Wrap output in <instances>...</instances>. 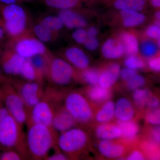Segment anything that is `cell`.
Instances as JSON below:
<instances>
[{"label": "cell", "mask_w": 160, "mask_h": 160, "mask_svg": "<svg viewBox=\"0 0 160 160\" xmlns=\"http://www.w3.org/2000/svg\"><path fill=\"white\" fill-rule=\"evenodd\" d=\"M20 74L25 79L32 81L36 78V70L29 60L26 59L22 66Z\"/></svg>", "instance_id": "cell-30"}, {"label": "cell", "mask_w": 160, "mask_h": 160, "mask_svg": "<svg viewBox=\"0 0 160 160\" xmlns=\"http://www.w3.org/2000/svg\"><path fill=\"white\" fill-rule=\"evenodd\" d=\"M25 0H0V5H6L18 3Z\"/></svg>", "instance_id": "cell-48"}, {"label": "cell", "mask_w": 160, "mask_h": 160, "mask_svg": "<svg viewBox=\"0 0 160 160\" xmlns=\"http://www.w3.org/2000/svg\"><path fill=\"white\" fill-rule=\"evenodd\" d=\"M132 96L136 105L138 107L142 108L147 105L151 95L148 89L139 88L135 90Z\"/></svg>", "instance_id": "cell-28"}, {"label": "cell", "mask_w": 160, "mask_h": 160, "mask_svg": "<svg viewBox=\"0 0 160 160\" xmlns=\"http://www.w3.org/2000/svg\"><path fill=\"white\" fill-rule=\"evenodd\" d=\"M150 4L154 8H158L160 6V0H150Z\"/></svg>", "instance_id": "cell-49"}, {"label": "cell", "mask_w": 160, "mask_h": 160, "mask_svg": "<svg viewBox=\"0 0 160 160\" xmlns=\"http://www.w3.org/2000/svg\"><path fill=\"white\" fill-rule=\"evenodd\" d=\"M18 122L10 114L0 122V144L6 147L15 146L19 140Z\"/></svg>", "instance_id": "cell-6"}, {"label": "cell", "mask_w": 160, "mask_h": 160, "mask_svg": "<svg viewBox=\"0 0 160 160\" xmlns=\"http://www.w3.org/2000/svg\"><path fill=\"white\" fill-rule=\"evenodd\" d=\"M103 56L109 59H115L121 58L125 52L124 46L121 41L109 38L103 44L102 48Z\"/></svg>", "instance_id": "cell-11"}, {"label": "cell", "mask_w": 160, "mask_h": 160, "mask_svg": "<svg viewBox=\"0 0 160 160\" xmlns=\"http://www.w3.org/2000/svg\"><path fill=\"white\" fill-rule=\"evenodd\" d=\"M65 106L67 111L79 122H87L92 117V111L89 103L82 95L77 92L68 96Z\"/></svg>", "instance_id": "cell-3"}, {"label": "cell", "mask_w": 160, "mask_h": 160, "mask_svg": "<svg viewBox=\"0 0 160 160\" xmlns=\"http://www.w3.org/2000/svg\"><path fill=\"white\" fill-rule=\"evenodd\" d=\"M6 108L9 114L18 124H22L26 120L25 102L22 97L15 93H10L5 98Z\"/></svg>", "instance_id": "cell-8"}, {"label": "cell", "mask_w": 160, "mask_h": 160, "mask_svg": "<svg viewBox=\"0 0 160 160\" xmlns=\"http://www.w3.org/2000/svg\"><path fill=\"white\" fill-rule=\"evenodd\" d=\"M5 29H4L3 27L2 22H1L0 21V40L2 39L3 38H4V35L5 33Z\"/></svg>", "instance_id": "cell-50"}, {"label": "cell", "mask_w": 160, "mask_h": 160, "mask_svg": "<svg viewBox=\"0 0 160 160\" xmlns=\"http://www.w3.org/2000/svg\"><path fill=\"white\" fill-rule=\"evenodd\" d=\"M39 86L37 83L29 82L23 85L21 89V97L30 107H33L40 102Z\"/></svg>", "instance_id": "cell-14"}, {"label": "cell", "mask_w": 160, "mask_h": 160, "mask_svg": "<svg viewBox=\"0 0 160 160\" xmlns=\"http://www.w3.org/2000/svg\"><path fill=\"white\" fill-rule=\"evenodd\" d=\"M127 82V86L132 90H135L145 84V79L142 76L136 74Z\"/></svg>", "instance_id": "cell-34"}, {"label": "cell", "mask_w": 160, "mask_h": 160, "mask_svg": "<svg viewBox=\"0 0 160 160\" xmlns=\"http://www.w3.org/2000/svg\"><path fill=\"white\" fill-rule=\"evenodd\" d=\"M20 158L19 155L13 151L6 152L0 156L1 160H18Z\"/></svg>", "instance_id": "cell-41"}, {"label": "cell", "mask_w": 160, "mask_h": 160, "mask_svg": "<svg viewBox=\"0 0 160 160\" xmlns=\"http://www.w3.org/2000/svg\"><path fill=\"white\" fill-rule=\"evenodd\" d=\"M141 52L146 57H151L156 53L158 47L153 42L150 41H144L141 45Z\"/></svg>", "instance_id": "cell-31"}, {"label": "cell", "mask_w": 160, "mask_h": 160, "mask_svg": "<svg viewBox=\"0 0 160 160\" xmlns=\"http://www.w3.org/2000/svg\"><path fill=\"white\" fill-rule=\"evenodd\" d=\"M40 22L48 27L53 32L59 31L64 26L58 16H48L44 18Z\"/></svg>", "instance_id": "cell-29"}, {"label": "cell", "mask_w": 160, "mask_h": 160, "mask_svg": "<svg viewBox=\"0 0 160 160\" xmlns=\"http://www.w3.org/2000/svg\"><path fill=\"white\" fill-rule=\"evenodd\" d=\"M5 31L11 37H17L25 31L27 16L25 9L18 3L0 5Z\"/></svg>", "instance_id": "cell-1"}, {"label": "cell", "mask_w": 160, "mask_h": 160, "mask_svg": "<svg viewBox=\"0 0 160 160\" xmlns=\"http://www.w3.org/2000/svg\"><path fill=\"white\" fill-rule=\"evenodd\" d=\"M99 76L97 70L94 69H87L83 74L85 80L92 86L98 85Z\"/></svg>", "instance_id": "cell-33"}, {"label": "cell", "mask_w": 160, "mask_h": 160, "mask_svg": "<svg viewBox=\"0 0 160 160\" xmlns=\"http://www.w3.org/2000/svg\"><path fill=\"white\" fill-rule=\"evenodd\" d=\"M65 56L72 65L79 69H85L89 64L88 56L80 48L72 47L66 49Z\"/></svg>", "instance_id": "cell-12"}, {"label": "cell", "mask_w": 160, "mask_h": 160, "mask_svg": "<svg viewBox=\"0 0 160 160\" xmlns=\"http://www.w3.org/2000/svg\"><path fill=\"white\" fill-rule=\"evenodd\" d=\"M88 95L92 101L100 102L108 99L110 93L108 88H104L97 85L92 86L88 90Z\"/></svg>", "instance_id": "cell-24"}, {"label": "cell", "mask_w": 160, "mask_h": 160, "mask_svg": "<svg viewBox=\"0 0 160 160\" xmlns=\"http://www.w3.org/2000/svg\"><path fill=\"white\" fill-rule=\"evenodd\" d=\"M87 33L88 38H96L98 34V29L95 27H90L87 31Z\"/></svg>", "instance_id": "cell-46"}, {"label": "cell", "mask_w": 160, "mask_h": 160, "mask_svg": "<svg viewBox=\"0 0 160 160\" xmlns=\"http://www.w3.org/2000/svg\"><path fill=\"white\" fill-rule=\"evenodd\" d=\"M48 160H65L67 159V158L65 155L62 153H57L47 158Z\"/></svg>", "instance_id": "cell-47"}, {"label": "cell", "mask_w": 160, "mask_h": 160, "mask_svg": "<svg viewBox=\"0 0 160 160\" xmlns=\"http://www.w3.org/2000/svg\"><path fill=\"white\" fill-rule=\"evenodd\" d=\"M42 55H37L28 59L36 70H42L45 67L46 62Z\"/></svg>", "instance_id": "cell-36"}, {"label": "cell", "mask_w": 160, "mask_h": 160, "mask_svg": "<svg viewBox=\"0 0 160 160\" xmlns=\"http://www.w3.org/2000/svg\"><path fill=\"white\" fill-rule=\"evenodd\" d=\"M75 122L68 111H62L54 116L52 126L56 131L63 132L72 128Z\"/></svg>", "instance_id": "cell-18"}, {"label": "cell", "mask_w": 160, "mask_h": 160, "mask_svg": "<svg viewBox=\"0 0 160 160\" xmlns=\"http://www.w3.org/2000/svg\"><path fill=\"white\" fill-rule=\"evenodd\" d=\"M33 30L36 38L42 42H48L51 41L53 32L42 23L36 25Z\"/></svg>", "instance_id": "cell-27"}, {"label": "cell", "mask_w": 160, "mask_h": 160, "mask_svg": "<svg viewBox=\"0 0 160 160\" xmlns=\"http://www.w3.org/2000/svg\"><path fill=\"white\" fill-rule=\"evenodd\" d=\"M146 33L148 37L155 39H160V26L152 25L148 27L146 30Z\"/></svg>", "instance_id": "cell-38"}, {"label": "cell", "mask_w": 160, "mask_h": 160, "mask_svg": "<svg viewBox=\"0 0 160 160\" xmlns=\"http://www.w3.org/2000/svg\"><path fill=\"white\" fill-rule=\"evenodd\" d=\"M149 67L155 71L158 72L160 70V58L159 57L153 58L149 62Z\"/></svg>", "instance_id": "cell-42"}, {"label": "cell", "mask_w": 160, "mask_h": 160, "mask_svg": "<svg viewBox=\"0 0 160 160\" xmlns=\"http://www.w3.org/2000/svg\"><path fill=\"white\" fill-rule=\"evenodd\" d=\"M16 53L26 59L46 52V46L36 38H27L20 40L15 46Z\"/></svg>", "instance_id": "cell-7"}, {"label": "cell", "mask_w": 160, "mask_h": 160, "mask_svg": "<svg viewBox=\"0 0 160 160\" xmlns=\"http://www.w3.org/2000/svg\"><path fill=\"white\" fill-rule=\"evenodd\" d=\"M84 44L86 49H88V50L94 51L98 47V40L96 38H88Z\"/></svg>", "instance_id": "cell-39"}, {"label": "cell", "mask_w": 160, "mask_h": 160, "mask_svg": "<svg viewBox=\"0 0 160 160\" xmlns=\"http://www.w3.org/2000/svg\"><path fill=\"white\" fill-rule=\"evenodd\" d=\"M146 120L148 123H150L152 125H159L160 122L159 109H155L148 113L146 116Z\"/></svg>", "instance_id": "cell-37"}, {"label": "cell", "mask_w": 160, "mask_h": 160, "mask_svg": "<svg viewBox=\"0 0 160 160\" xmlns=\"http://www.w3.org/2000/svg\"><path fill=\"white\" fill-rule=\"evenodd\" d=\"M159 105V102L157 98L153 97H151L149 99V102L147 103V106L152 109L157 108L158 106Z\"/></svg>", "instance_id": "cell-44"}, {"label": "cell", "mask_w": 160, "mask_h": 160, "mask_svg": "<svg viewBox=\"0 0 160 160\" xmlns=\"http://www.w3.org/2000/svg\"><path fill=\"white\" fill-rule=\"evenodd\" d=\"M32 119L33 124L43 125L49 127L53 121V112L51 106L46 102H39L33 106Z\"/></svg>", "instance_id": "cell-9"}, {"label": "cell", "mask_w": 160, "mask_h": 160, "mask_svg": "<svg viewBox=\"0 0 160 160\" xmlns=\"http://www.w3.org/2000/svg\"><path fill=\"white\" fill-rule=\"evenodd\" d=\"M115 106V104L112 101L106 102L97 114L98 122L106 123L110 121L114 116Z\"/></svg>", "instance_id": "cell-25"}, {"label": "cell", "mask_w": 160, "mask_h": 160, "mask_svg": "<svg viewBox=\"0 0 160 160\" xmlns=\"http://www.w3.org/2000/svg\"><path fill=\"white\" fill-rule=\"evenodd\" d=\"M58 16L64 26L69 29L84 28L87 24L86 20L73 9L60 10Z\"/></svg>", "instance_id": "cell-10"}, {"label": "cell", "mask_w": 160, "mask_h": 160, "mask_svg": "<svg viewBox=\"0 0 160 160\" xmlns=\"http://www.w3.org/2000/svg\"><path fill=\"white\" fill-rule=\"evenodd\" d=\"M123 25L126 27H135L142 25L146 20L145 15L140 12L131 9L120 10Z\"/></svg>", "instance_id": "cell-19"}, {"label": "cell", "mask_w": 160, "mask_h": 160, "mask_svg": "<svg viewBox=\"0 0 160 160\" xmlns=\"http://www.w3.org/2000/svg\"><path fill=\"white\" fill-rule=\"evenodd\" d=\"M26 59L17 53L6 56L3 59L2 67L5 73L9 75L20 74Z\"/></svg>", "instance_id": "cell-13"}, {"label": "cell", "mask_w": 160, "mask_h": 160, "mask_svg": "<svg viewBox=\"0 0 160 160\" xmlns=\"http://www.w3.org/2000/svg\"><path fill=\"white\" fill-rule=\"evenodd\" d=\"M87 141V135L82 130L72 128L61 134L59 138L58 145L62 151L71 153L82 149Z\"/></svg>", "instance_id": "cell-4"}, {"label": "cell", "mask_w": 160, "mask_h": 160, "mask_svg": "<svg viewBox=\"0 0 160 160\" xmlns=\"http://www.w3.org/2000/svg\"><path fill=\"white\" fill-rule=\"evenodd\" d=\"M83 1L84 0H42L46 6L59 10L77 8L81 5Z\"/></svg>", "instance_id": "cell-23"}, {"label": "cell", "mask_w": 160, "mask_h": 160, "mask_svg": "<svg viewBox=\"0 0 160 160\" xmlns=\"http://www.w3.org/2000/svg\"><path fill=\"white\" fill-rule=\"evenodd\" d=\"M137 73L135 70L126 68L120 72V75L123 80L128 82Z\"/></svg>", "instance_id": "cell-40"}, {"label": "cell", "mask_w": 160, "mask_h": 160, "mask_svg": "<svg viewBox=\"0 0 160 160\" xmlns=\"http://www.w3.org/2000/svg\"><path fill=\"white\" fill-rule=\"evenodd\" d=\"M72 38L77 43L84 44L88 38L87 31L83 28L76 29L72 34Z\"/></svg>", "instance_id": "cell-35"}, {"label": "cell", "mask_w": 160, "mask_h": 160, "mask_svg": "<svg viewBox=\"0 0 160 160\" xmlns=\"http://www.w3.org/2000/svg\"><path fill=\"white\" fill-rule=\"evenodd\" d=\"M53 138L49 127L33 124L28 131L27 143L32 154L38 158L45 156L50 150Z\"/></svg>", "instance_id": "cell-2"}, {"label": "cell", "mask_w": 160, "mask_h": 160, "mask_svg": "<svg viewBox=\"0 0 160 160\" xmlns=\"http://www.w3.org/2000/svg\"><path fill=\"white\" fill-rule=\"evenodd\" d=\"M120 66L113 63L102 72L100 75L99 84L104 88H110L117 82L120 74Z\"/></svg>", "instance_id": "cell-17"}, {"label": "cell", "mask_w": 160, "mask_h": 160, "mask_svg": "<svg viewBox=\"0 0 160 160\" xmlns=\"http://www.w3.org/2000/svg\"><path fill=\"white\" fill-rule=\"evenodd\" d=\"M152 138L154 139L155 142H160V127H155L154 129L152 131Z\"/></svg>", "instance_id": "cell-45"}, {"label": "cell", "mask_w": 160, "mask_h": 160, "mask_svg": "<svg viewBox=\"0 0 160 160\" xmlns=\"http://www.w3.org/2000/svg\"><path fill=\"white\" fill-rule=\"evenodd\" d=\"M144 159L142 153L139 151H133L127 158V160H142Z\"/></svg>", "instance_id": "cell-43"}, {"label": "cell", "mask_w": 160, "mask_h": 160, "mask_svg": "<svg viewBox=\"0 0 160 160\" xmlns=\"http://www.w3.org/2000/svg\"><path fill=\"white\" fill-rule=\"evenodd\" d=\"M118 126L122 132V136L128 139L133 138L139 130L137 125L131 121L119 122Z\"/></svg>", "instance_id": "cell-26"}, {"label": "cell", "mask_w": 160, "mask_h": 160, "mask_svg": "<svg viewBox=\"0 0 160 160\" xmlns=\"http://www.w3.org/2000/svg\"><path fill=\"white\" fill-rule=\"evenodd\" d=\"M115 9L122 10L131 9L141 12L146 6V0H111Z\"/></svg>", "instance_id": "cell-21"}, {"label": "cell", "mask_w": 160, "mask_h": 160, "mask_svg": "<svg viewBox=\"0 0 160 160\" xmlns=\"http://www.w3.org/2000/svg\"><path fill=\"white\" fill-rule=\"evenodd\" d=\"M134 111L131 102L125 98L118 100L115 106L114 116L119 122L131 121Z\"/></svg>", "instance_id": "cell-15"}, {"label": "cell", "mask_w": 160, "mask_h": 160, "mask_svg": "<svg viewBox=\"0 0 160 160\" xmlns=\"http://www.w3.org/2000/svg\"><path fill=\"white\" fill-rule=\"evenodd\" d=\"M1 69H0V75H1Z\"/></svg>", "instance_id": "cell-52"}, {"label": "cell", "mask_w": 160, "mask_h": 160, "mask_svg": "<svg viewBox=\"0 0 160 160\" xmlns=\"http://www.w3.org/2000/svg\"><path fill=\"white\" fill-rule=\"evenodd\" d=\"M124 63L126 68L135 70L142 69L145 66V63L142 60L134 55L129 56L126 58Z\"/></svg>", "instance_id": "cell-32"}, {"label": "cell", "mask_w": 160, "mask_h": 160, "mask_svg": "<svg viewBox=\"0 0 160 160\" xmlns=\"http://www.w3.org/2000/svg\"><path fill=\"white\" fill-rule=\"evenodd\" d=\"M96 134L101 139L111 140L121 137L122 132L118 126L104 124L97 128Z\"/></svg>", "instance_id": "cell-20"}, {"label": "cell", "mask_w": 160, "mask_h": 160, "mask_svg": "<svg viewBox=\"0 0 160 160\" xmlns=\"http://www.w3.org/2000/svg\"><path fill=\"white\" fill-rule=\"evenodd\" d=\"M155 17L157 19H160V12L159 11L155 13Z\"/></svg>", "instance_id": "cell-51"}, {"label": "cell", "mask_w": 160, "mask_h": 160, "mask_svg": "<svg viewBox=\"0 0 160 160\" xmlns=\"http://www.w3.org/2000/svg\"><path fill=\"white\" fill-rule=\"evenodd\" d=\"M121 42L124 46L125 52L128 55H135L139 49L137 38L134 35L128 32H123L120 35Z\"/></svg>", "instance_id": "cell-22"}, {"label": "cell", "mask_w": 160, "mask_h": 160, "mask_svg": "<svg viewBox=\"0 0 160 160\" xmlns=\"http://www.w3.org/2000/svg\"><path fill=\"white\" fill-rule=\"evenodd\" d=\"M98 149L103 156L109 158H119L122 155L125 151L122 145L110 140H103L101 141L98 146Z\"/></svg>", "instance_id": "cell-16"}, {"label": "cell", "mask_w": 160, "mask_h": 160, "mask_svg": "<svg viewBox=\"0 0 160 160\" xmlns=\"http://www.w3.org/2000/svg\"><path fill=\"white\" fill-rule=\"evenodd\" d=\"M49 74L53 82L57 85L65 86L71 82L73 70L65 60L56 58L53 59L50 63Z\"/></svg>", "instance_id": "cell-5"}]
</instances>
